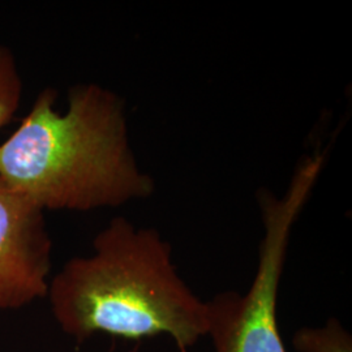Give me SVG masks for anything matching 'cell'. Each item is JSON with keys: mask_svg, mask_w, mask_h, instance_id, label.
<instances>
[{"mask_svg": "<svg viewBox=\"0 0 352 352\" xmlns=\"http://www.w3.org/2000/svg\"><path fill=\"white\" fill-rule=\"evenodd\" d=\"M23 78L11 49L0 45V128L11 123L23 97Z\"/></svg>", "mask_w": 352, "mask_h": 352, "instance_id": "obj_6", "label": "cell"}, {"mask_svg": "<svg viewBox=\"0 0 352 352\" xmlns=\"http://www.w3.org/2000/svg\"><path fill=\"white\" fill-rule=\"evenodd\" d=\"M43 89L0 145V179L42 210L88 212L151 196L154 183L132 151L124 101L98 84Z\"/></svg>", "mask_w": 352, "mask_h": 352, "instance_id": "obj_1", "label": "cell"}, {"mask_svg": "<svg viewBox=\"0 0 352 352\" xmlns=\"http://www.w3.org/2000/svg\"><path fill=\"white\" fill-rule=\"evenodd\" d=\"M47 298L55 321L77 343L96 334L128 340L164 334L189 352L208 336V302L179 276L171 245L126 218L102 230L90 254L64 265Z\"/></svg>", "mask_w": 352, "mask_h": 352, "instance_id": "obj_2", "label": "cell"}, {"mask_svg": "<svg viewBox=\"0 0 352 352\" xmlns=\"http://www.w3.org/2000/svg\"><path fill=\"white\" fill-rule=\"evenodd\" d=\"M325 164L324 153L307 157L280 197L260 199L264 235L251 287L208 302V336L214 352H287L279 336L277 300L289 236Z\"/></svg>", "mask_w": 352, "mask_h": 352, "instance_id": "obj_3", "label": "cell"}, {"mask_svg": "<svg viewBox=\"0 0 352 352\" xmlns=\"http://www.w3.org/2000/svg\"><path fill=\"white\" fill-rule=\"evenodd\" d=\"M292 346L298 352H352V338L338 320L331 318L325 327L298 330Z\"/></svg>", "mask_w": 352, "mask_h": 352, "instance_id": "obj_5", "label": "cell"}, {"mask_svg": "<svg viewBox=\"0 0 352 352\" xmlns=\"http://www.w3.org/2000/svg\"><path fill=\"white\" fill-rule=\"evenodd\" d=\"M51 252L45 210L0 179V311L47 298Z\"/></svg>", "mask_w": 352, "mask_h": 352, "instance_id": "obj_4", "label": "cell"}]
</instances>
